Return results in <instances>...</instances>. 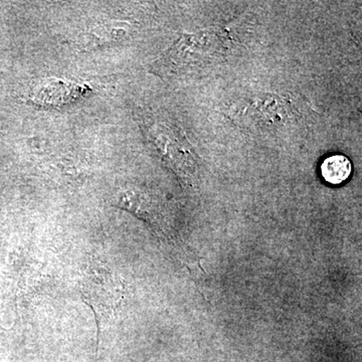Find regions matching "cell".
Wrapping results in <instances>:
<instances>
[{
	"label": "cell",
	"mask_w": 362,
	"mask_h": 362,
	"mask_svg": "<svg viewBox=\"0 0 362 362\" xmlns=\"http://www.w3.org/2000/svg\"><path fill=\"white\" fill-rule=\"evenodd\" d=\"M90 90L87 85L77 84L62 78H49L35 86L32 100L42 106H62L75 101Z\"/></svg>",
	"instance_id": "3957f363"
},
{
	"label": "cell",
	"mask_w": 362,
	"mask_h": 362,
	"mask_svg": "<svg viewBox=\"0 0 362 362\" xmlns=\"http://www.w3.org/2000/svg\"><path fill=\"white\" fill-rule=\"evenodd\" d=\"M80 293L83 301L94 312L99 334L102 327L115 318L123 303V281L106 264L92 262L81 279Z\"/></svg>",
	"instance_id": "6da1fadb"
},
{
	"label": "cell",
	"mask_w": 362,
	"mask_h": 362,
	"mask_svg": "<svg viewBox=\"0 0 362 362\" xmlns=\"http://www.w3.org/2000/svg\"><path fill=\"white\" fill-rule=\"evenodd\" d=\"M127 25L124 23H106L98 25L78 37V44L83 49H98L107 45L116 44L123 40L127 33Z\"/></svg>",
	"instance_id": "277c9868"
},
{
	"label": "cell",
	"mask_w": 362,
	"mask_h": 362,
	"mask_svg": "<svg viewBox=\"0 0 362 362\" xmlns=\"http://www.w3.org/2000/svg\"><path fill=\"white\" fill-rule=\"evenodd\" d=\"M117 204L159 230L165 228V206L163 202L150 190L136 187L126 188L117 195Z\"/></svg>",
	"instance_id": "7a4b0ae2"
},
{
	"label": "cell",
	"mask_w": 362,
	"mask_h": 362,
	"mask_svg": "<svg viewBox=\"0 0 362 362\" xmlns=\"http://www.w3.org/2000/svg\"><path fill=\"white\" fill-rule=\"evenodd\" d=\"M321 176L331 185H340L346 182L351 175V162L346 156L335 154L326 157L321 163Z\"/></svg>",
	"instance_id": "5b68a950"
}]
</instances>
